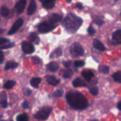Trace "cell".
<instances>
[{
  "mask_svg": "<svg viewBox=\"0 0 121 121\" xmlns=\"http://www.w3.org/2000/svg\"><path fill=\"white\" fill-rule=\"evenodd\" d=\"M68 104L75 110H83L87 107L88 102L87 99L78 91H70L66 95Z\"/></svg>",
  "mask_w": 121,
  "mask_h": 121,
  "instance_id": "1",
  "label": "cell"
},
{
  "mask_svg": "<svg viewBox=\"0 0 121 121\" xmlns=\"http://www.w3.org/2000/svg\"><path fill=\"white\" fill-rule=\"evenodd\" d=\"M82 23L81 18L73 13H69L64 18L62 25L68 32L73 34L77 31Z\"/></svg>",
  "mask_w": 121,
  "mask_h": 121,
  "instance_id": "2",
  "label": "cell"
},
{
  "mask_svg": "<svg viewBox=\"0 0 121 121\" xmlns=\"http://www.w3.org/2000/svg\"><path fill=\"white\" fill-rule=\"evenodd\" d=\"M52 110V108L46 106L44 107L43 108H42L41 110H40L38 112H37L35 115L34 117L37 119L39 120H46L49 115L50 114V113L51 112Z\"/></svg>",
  "mask_w": 121,
  "mask_h": 121,
  "instance_id": "3",
  "label": "cell"
},
{
  "mask_svg": "<svg viewBox=\"0 0 121 121\" xmlns=\"http://www.w3.org/2000/svg\"><path fill=\"white\" fill-rule=\"evenodd\" d=\"M70 52L74 56H83L84 50L81 45L78 42L74 43L70 47Z\"/></svg>",
  "mask_w": 121,
  "mask_h": 121,
  "instance_id": "4",
  "label": "cell"
},
{
  "mask_svg": "<svg viewBox=\"0 0 121 121\" xmlns=\"http://www.w3.org/2000/svg\"><path fill=\"white\" fill-rule=\"evenodd\" d=\"M56 27L49 21H45L41 23L38 27V31L42 33H48L54 29Z\"/></svg>",
  "mask_w": 121,
  "mask_h": 121,
  "instance_id": "5",
  "label": "cell"
},
{
  "mask_svg": "<svg viewBox=\"0 0 121 121\" xmlns=\"http://www.w3.org/2000/svg\"><path fill=\"white\" fill-rule=\"evenodd\" d=\"M21 48L22 51L26 54H32L35 51L34 46L29 42L25 41L22 43Z\"/></svg>",
  "mask_w": 121,
  "mask_h": 121,
  "instance_id": "6",
  "label": "cell"
},
{
  "mask_svg": "<svg viewBox=\"0 0 121 121\" xmlns=\"http://www.w3.org/2000/svg\"><path fill=\"white\" fill-rule=\"evenodd\" d=\"M23 24V19L22 18H19L17 19L13 24L12 26L8 32L9 35H12L15 34L18 29L22 26Z\"/></svg>",
  "mask_w": 121,
  "mask_h": 121,
  "instance_id": "7",
  "label": "cell"
},
{
  "mask_svg": "<svg viewBox=\"0 0 121 121\" xmlns=\"http://www.w3.org/2000/svg\"><path fill=\"white\" fill-rule=\"evenodd\" d=\"M26 3V0H20L16 4L15 8L18 13H22L24 11Z\"/></svg>",
  "mask_w": 121,
  "mask_h": 121,
  "instance_id": "8",
  "label": "cell"
},
{
  "mask_svg": "<svg viewBox=\"0 0 121 121\" xmlns=\"http://www.w3.org/2000/svg\"><path fill=\"white\" fill-rule=\"evenodd\" d=\"M0 106L3 108H6L8 106L7 95L5 91L2 92L0 94Z\"/></svg>",
  "mask_w": 121,
  "mask_h": 121,
  "instance_id": "9",
  "label": "cell"
},
{
  "mask_svg": "<svg viewBox=\"0 0 121 121\" xmlns=\"http://www.w3.org/2000/svg\"><path fill=\"white\" fill-rule=\"evenodd\" d=\"M42 3V5L46 9H51L54 7L56 0H39Z\"/></svg>",
  "mask_w": 121,
  "mask_h": 121,
  "instance_id": "10",
  "label": "cell"
},
{
  "mask_svg": "<svg viewBox=\"0 0 121 121\" xmlns=\"http://www.w3.org/2000/svg\"><path fill=\"white\" fill-rule=\"evenodd\" d=\"M45 78L47 82L52 86H55L60 82V79L56 78L53 75H47Z\"/></svg>",
  "mask_w": 121,
  "mask_h": 121,
  "instance_id": "11",
  "label": "cell"
},
{
  "mask_svg": "<svg viewBox=\"0 0 121 121\" xmlns=\"http://www.w3.org/2000/svg\"><path fill=\"white\" fill-rule=\"evenodd\" d=\"M93 44L95 48L101 51H104L106 50V48L104 44L99 40L97 39H94L93 40Z\"/></svg>",
  "mask_w": 121,
  "mask_h": 121,
  "instance_id": "12",
  "label": "cell"
},
{
  "mask_svg": "<svg viewBox=\"0 0 121 121\" xmlns=\"http://www.w3.org/2000/svg\"><path fill=\"white\" fill-rule=\"evenodd\" d=\"M36 8V3L35 0H31L27 11V13L28 15L33 14L35 11Z\"/></svg>",
  "mask_w": 121,
  "mask_h": 121,
  "instance_id": "13",
  "label": "cell"
},
{
  "mask_svg": "<svg viewBox=\"0 0 121 121\" xmlns=\"http://www.w3.org/2000/svg\"><path fill=\"white\" fill-rule=\"evenodd\" d=\"M82 76L87 81H90L94 77V73L90 70H84L81 73Z\"/></svg>",
  "mask_w": 121,
  "mask_h": 121,
  "instance_id": "14",
  "label": "cell"
},
{
  "mask_svg": "<svg viewBox=\"0 0 121 121\" xmlns=\"http://www.w3.org/2000/svg\"><path fill=\"white\" fill-rule=\"evenodd\" d=\"M72 85L74 87H84L86 86L85 81L80 78H77L72 82Z\"/></svg>",
  "mask_w": 121,
  "mask_h": 121,
  "instance_id": "15",
  "label": "cell"
},
{
  "mask_svg": "<svg viewBox=\"0 0 121 121\" xmlns=\"http://www.w3.org/2000/svg\"><path fill=\"white\" fill-rule=\"evenodd\" d=\"M61 19H62V16L56 13H53L52 14L50 18L49 22H51L52 24H54L57 22L60 21Z\"/></svg>",
  "mask_w": 121,
  "mask_h": 121,
  "instance_id": "16",
  "label": "cell"
},
{
  "mask_svg": "<svg viewBox=\"0 0 121 121\" xmlns=\"http://www.w3.org/2000/svg\"><path fill=\"white\" fill-rule=\"evenodd\" d=\"M46 68L52 72H55L58 69L59 66L56 62L52 61L48 63L46 65Z\"/></svg>",
  "mask_w": 121,
  "mask_h": 121,
  "instance_id": "17",
  "label": "cell"
},
{
  "mask_svg": "<svg viewBox=\"0 0 121 121\" xmlns=\"http://www.w3.org/2000/svg\"><path fill=\"white\" fill-rule=\"evenodd\" d=\"M60 74L63 78H70L72 76L73 74V72L70 69H67L62 70L61 72L60 73Z\"/></svg>",
  "mask_w": 121,
  "mask_h": 121,
  "instance_id": "18",
  "label": "cell"
},
{
  "mask_svg": "<svg viewBox=\"0 0 121 121\" xmlns=\"http://www.w3.org/2000/svg\"><path fill=\"white\" fill-rule=\"evenodd\" d=\"M42 81V78H32L30 81V84L31 85L35 88H37L39 86V85L40 83V82Z\"/></svg>",
  "mask_w": 121,
  "mask_h": 121,
  "instance_id": "19",
  "label": "cell"
},
{
  "mask_svg": "<svg viewBox=\"0 0 121 121\" xmlns=\"http://www.w3.org/2000/svg\"><path fill=\"white\" fill-rule=\"evenodd\" d=\"M112 38L113 40H115L119 43H120L121 40V30L119 29L115 31L112 34Z\"/></svg>",
  "mask_w": 121,
  "mask_h": 121,
  "instance_id": "20",
  "label": "cell"
},
{
  "mask_svg": "<svg viewBox=\"0 0 121 121\" xmlns=\"http://www.w3.org/2000/svg\"><path fill=\"white\" fill-rule=\"evenodd\" d=\"M29 38L32 42L35 43L36 44H38L40 41L39 37H38L37 33L35 32L31 33L29 36Z\"/></svg>",
  "mask_w": 121,
  "mask_h": 121,
  "instance_id": "21",
  "label": "cell"
},
{
  "mask_svg": "<svg viewBox=\"0 0 121 121\" xmlns=\"http://www.w3.org/2000/svg\"><path fill=\"white\" fill-rule=\"evenodd\" d=\"M18 66V64L17 62L9 61L7 62L5 67V69L9 70L11 69H15L17 68Z\"/></svg>",
  "mask_w": 121,
  "mask_h": 121,
  "instance_id": "22",
  "label": "cell"
},
{
  "mask_svg": "<svg viewBox=\"0 0 121 121\" xmlns=\"http://www.w3.org/2000/svg\"><path fill=\"white\" fill-rule=\"evenodd\" d=\"M62 54V50L61 48L58 47L55 49L53 52H52L51 55L50 57L51 58H53L55 57H59L61 56Z\"/></svg>",
  "mask_w": 121,
  "mask_h": 121,
  "instance_id": "23",
  "label": "cell"
},
{
  "mask_svg": "<svg viewBox=\"0 0 121 121\" xmlns=\"http://www.w3.org/2000/svg\"><path fill=\"white\" fill-rule=\"evenodd\" d=\"M16 84V81L13 80H9L7 81L3 86V87L5 89H10L12 88Z\"/></svg>",
  "mask_w": 121,
  "mask_h": 121,
  "instance_id": "24",
  "label": "cell"
},
{
  "mask_svg": "<svg viewBox=\"0 0 121 121\" xmlns=\"http://www.w3.org/2000/svg\"><path fill=\"white\" fill-rule=\"evenodd\" d=\"M110 68L108 66L106 65H100L98 67V70L100 72L103 74H108L109 73Z\"/></svg>",
  "mask_w": 121,
  "mask_h": 121,
  "instance_id": "25",
  "label": "cell"
},
{
  "mask_svg": "<svg viewBox=\"0 0 121 121\" xmlns=\"http://www.w3.org/2000/svg\"><path fill=\"white\" fill-rule=\"evenodd\" d=\"M17 121H28V117L26 113L18 115L16 117Z\"/></svg>",
  "mask_w": 121,
  "mask_h": 121,
  "instance_id": "26",
  "label": "cell"
},
{
  "mask_svg": "<svg viewBox=\"0 0 121 121\" xmlns=\"http://www.w3.org/2000/svg\"><path fill=\"white\" fill-rule=\"evenodd\" d=\"M0 13L3 17H7L9 14V10L6 6H2L0 7Z\"/></svg>",
  "mask_w": 121,
  "mask_h": 121,
  "instance_id": "27",
  "label": "cell"
},
{
  "mask_svg": "<svg viewBox=\"0 0 121 121\" xmlns=\"http://www.w3.org/2000/svg\"><path fill=\"white\" fill-rule=\"evenodd\" d=\"M112 77L115 81L119 83L121 82V71L120 70L117 71L112 75Z\"/></svg>",
  "mask_w": 121,
  "mask_h": 121,
  "instance_id": "28",
  "label": "cell"
},
{
  "mask_svg": "<svg viewBox=\"0 0 121 121\" xmlns=\"http://www.w3.org/2000/svg\"><path fill=\"white\" fill-rule=\"evenodd\" d=\"M63 94V90L62 89L56 90L52 94V95L55 97H60L62 96Z\"/></svg>",
  "mask_w": 121,
  "mask_h": 121,
  "instance_id": "29",
  "label": "cell"
},
{
  "mask_svg": "<svg viewBox=\"0 0 121 121\" xmlns=\"http://www.w3.org/2000/svg\"><path fill=\"white\" fill-rule=\"evenodd\" d=\"M32 62L34 64H39L42 63V60L37 56H33L32 57Z\"/></svg>",
  "mask_w": 121,
  "mask_h": 121,
  "instance_id": "30",
  "label": "cell"
},
{
  "mask_svg": "<svg viewBox=\"0 0 121 121\" xmlns=\"http://www.w3.org/2000/svg\"><path fill=\"white\" fill-rule=\"evenodd\" d=\"M89 90V92L94 95H96L98 93V89L95 86L90 87Z\"/></svg>",
  "mask_w": 121,
  "mask_h": 121,
  "instance_id": "31",
  "label": "cell"
},
{
  "mask_svg": "<svg viewBox=\"0 0 121 121\" xmlns=\"http://www.w3.org/2000/svg\"><path fill=\"white\" fill-rule=\"evenodd\" d=\"M74 65L76 67H82L85 65V62L83 60H75L74 61Z\"/></svg>",
  "mask_w": 121,
  "mask_h": 121,
  "instance_id": "32",
  "label": "cell"
},
{
  "mask_svg": "<svg viewBox=\"0 0 121 121\" xmlns=\"http://www.w3.org/2000/svg\"><path fill=\"white\" fill-rule=\"evenodd\" d=\"M87 32L89 35H92L95 33V30L92 26H90L87 29Z\"/></svg>",
  "mask_w": 121,
  "mask_h": 121,
  "instance_id": "33",
  "label": "cell"
},
{
  "mask_svg": "<svg viewBox=\"0 0 121 121\" xmlns=\"http://www.w3.org/2000/svg\"><path fill=\"white\" fill-rule=\"evenodd\" d=\"M14 46V44L13 43H8L5 45H4L3 46H2L0 47V49H8L9 48H11Z\"/></svg>",
  "mask_w": 121,
  "mask_h": 121,
  "instance_id": "34",
  "label": "cell"
},
{
  "mask_svg": "<svg viewBox=\"0 0 121 121\" xmlns=\"http://www.w3.org/2000/svg\"><path fill=\"white\" fill-rule=\"evenodd\" d=\"M63 65L66 67L68 68L69 67L71 64V60H66V61H63L62 62Z\"/></svg>",
  "mask_w": 121,
  "mask_h": 121,
  "instance_id": "35",
  "label": "cell"
},
{
  "mask_svg": "<svg viewBox=\"0 0 121 121\" xmlns=\"http://www.w3.org/2000/svg\"><path fill=\"white\" fill-rule=\"evenodd\" d=\"M22 106L23 108L25 109H28L29 107V103L27 101H25L22 104Z\"/></svg>",
  "mask_w": 121,
  "mask_h": 121,
  "instance_id": "36",
  "label": "cell"
},
{
  "mask_svg": "<svg viewBox=\"0 0 121 121\" xmlns=\"http://www.w3.org/2000/svg\"><path fill=\"white\" fill-rule=\"evenodd\" d=\"M9 41V40L5 38H0V45L5 43H8Z\"/></svg>",
  "mask_w": 121,
  "mask_h": 121,
  "instance_id": "37",
  "label": "cell"
},
{
  "mask_svg": "<svg viewBox=\"0 0 121 121\" xmlns=\"http://www.w3.org/2000/svg\"><path fill=\"white\" fill-rule=\"evenodd\" d=\"M95 23L96 24L99 25H101L103 24L104 23V21L103 20H102V19H100V18H97V19H96L95 20Z\"/></svg>",
  "mask_w": 121,
  "mask_h": 121,
  "instance_id": "38",
  "label": "cell"
},
{
  "mask_svg": "<svg viewBox=\"0 0 121 121\" xmlns=\"http://www.w3.org/2000/svg\"><path fill=\"white\" fill-rule=\"evenodd\" d=\"M76 8H78V9H82L83 8H84V7L83 6V5H82V4L81 3H80V2H77L76 4Z\"/></svg>",
  "mask_w": 121,
  "mask_h": 121,
  "instance_id": "39",
  "label": "cell"
},
{
  "mask_svg": "<svg viewBox=\"0 0 121 121\" xmlns=\"http://www.w3.org/2000/svg\"><path fill=\"white\" fill-rule=\"evenodd\" d=\"M32 90L29 88H26L25 91V94L27 95H29L32 93Z\"/></svg>",
  "mask_w": 121,
  "mask_h": 121,
  "instance_id": "40",
  "label": "cell"
},
{
  "mask_svg": "<svg viewBox=\"0 0 121 121\" xmlns=\"http://www.w3.org/2000/svg\"><path fill=\"white\" fill-rule=\"evenodd\" d=\"M4 60V55L3 52L1 51H0V64L2 63Z\"/></svg>",
  "mask_w": 121,
  "mask_h": 121,
  "instance_id": "41",
  "label": "cell"
},
{
  "mask_svg": "<svg viewBox=\"0 0 121 121\" xmlns=\"http://www.w3.org/2000/svg\"><path fill=\"white\" fill-rule=\"evenodd\" d=\"M117 108L119 110H121V102L120 101L118 104H117Z\"/></svg>",
  "mask_w": 121,
  "mask_h": 121,
  "instance_id": "42",
  "label": "cell"
},
{
  "mask_svg": "<svg viewBox=\"0 0 121 121\" xmlns=\"http://www.w3.org/2000/svg\"><path fill=\"white\" fill-rule=\"evenodd\" d=\"M4 29H3L2 28H0V34L3 33L4 32Z\"/></svg>",
  "mask_w": 121,
  "mask_h": 121,
  "instance_id": "43",
  "label": "cell"
},
{
  "mask_svg": "<svg viewBox=\"0 0 121 121\" xmlns=\"http://www.w3.org/2000/svg\"><path fill=\"white\" fill-rule=\"evenodd\" d=\"M66 1L68 3H70L71 1V0H66Z\"/></svg>",
  "mask_w": 121,
  "mask_h": 121,
  "instance_id": "44",
  "label": "cell"
},
{
  "mask_svg": "<svg viewBox=\"0 0 121 121\" xmlns=\"http://www.w3.org/2000/svg\"></svg>",
  "mask_w": 121,
  "mask_h": 121,
  "instance_id": "45",
  "label": "cell"
},
{
  "mask_svg": "<svg viewBox=\"0 0 121 121\" xmlns=\"http://www.w3.org/2000/svg\"></svg>",
  "mask_w": 121,
  "mask_h": 121,
  "instance_id": "46",
  "label": "cell"
}]
</instances>
